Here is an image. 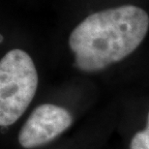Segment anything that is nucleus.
<instances>
[{
    "label": "nucleus",
    "instance_id": "1",
    "mask_svg": "<svg viewBox=\"0 0 149 149\" xmlns=\"http://www.w3.org/2000/svg\"><path fill=\"white\" fill-rule=\"evenodd\" d=\"M148 28V14L138 6L123 5L91 14L69 37L74 66L83 72H97L121 61L138 49Z\"/></svg>",
    "mask_w": 149,
    "mask_h": 149
},
{
    "label": "nucleus",
    "instance_id": "3",
    "mask_svg": "<svg viewBox=\"0 0 149 149\" xmlns=\"http://www.w3.org/2000/svg\"><path fill=\"white\" fill-rule=\"evenodd\" d=\"M72 115L66 109L52 104L38 106L19 133V142L23 148L46 144L71 126Z\"/></svg>",
    "mask_w": 149,
    "mask_h": 149
},
{
    "label": "nucleus",
    "instance_id": "2",
    "mask_svg": "<svg viewBox=\"0 0 149 149\" xmlns=\"http://www.w3.org/2000/svg\"><path fill=\"white\" fill-rule=\"evenodd\" d=\"M38 86V74L30 55L15 49L0 61V125H12L26 111Z\"/></svg>",
    "mask_w": 149,
    "mask_h": 149
},
{
    "label": "nucleus",
    "instance_id": "4",
    "mask_svg": "<svg viewBox=\"0 0 149 149\" xmlns=\"http://www.w3.org/2000/svg\"><path fill=\"white\" fill-rule=\"evenodd\" d=\"M130 149H149V113L146 128L133 136L130 142Z\"/></svg>",
    "mask_w": 149,
    "mask_h": 149
}]
</instances>
